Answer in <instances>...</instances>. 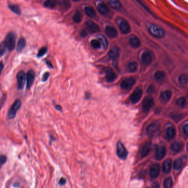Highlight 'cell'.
<instances>
[{"label":"cell","instance_id":"obj_1","mask_svg":"<svg viewBox=\"0 0 188 188\" xmlns=\"http://www.w3.org/2000/svg\"><path fill=\"white\" fill-rule=\"evenodd\" d=\"M149 31L150 34L156 38H162L165 35V30L162 27L155 24L150 25Z\"/></svg>","mask_w":188,"mask_h":188},{"label":"cell","instance_id":"obj_21","mask_svg":"<svg viewBox=\"0 0 188 188\" xmlns=\"http://www.w3.org/2000/svg\"><path fill=\"white\" fill-rule=\"evenodd\" d=\"M107 3L110 7L115 10H118L122 6L119 0H107Z\"/></svg>","mask_w":188,"mask_h":188},{"label":"cell","instance_id":"obj_30","mask_svg":"<svg viewBox=\"0 0 188 188\" xmlns=\"http://www.w3.org/2000/svg\"><path fill=\"white\" fill-rule=\"evenodd\" d=\"M182 147H183V144L181 142H173L171 146V150L174 152L179 151L182 149Z\"/></svg>","mask_w":188,"mask_h":188},{"label":"cell","instance_id":"obj_19","mask_svg":"<svg viewBox=\"0 0 188 188\" xmlns=\"http://www.w3.org/2000/svg\"><path fill=\"white\" fill-rule=\"evenodd\" d=\"M129 44L133 48H138L141 45V41L137 36L133 35L129 38Z\"/></svg>","mask_w":188,"mask_h":188},{"label":"cell","instance_id":"obj_32","mask_svg":"<svg viewBox=\"0 0 188 188\" xmlns=\"http://www.w3.org/2000/svg\"><path fill=\"white\" fill-rule=\"evenodd\" d=\"M178 81H179V84L181 85H185L187 84L188 83V75L186 74H181L179 77Z\"/></svg>","mask_w":188,"mask_h":188},{"label":"cell","instance_id":"obj_6","mask_svg":"<svg viewBox=\"0 0 188 188\" xmlns=\"http://www.w3.org/2000/svg\"><path fill=\"white\" fill-rule=\"evenodd\" d=\"M17 85L18 90H22L27 81V74L23 71L21 70L17 74Z\"/></svg>","mask_w":188,"mask_h":188},{"label":"cell","instance_id":"obj_13","mask_svg":"<svg viewBox=\"0 0 188 188\" xmlns=\"http://www.w3.org/2000/svg\"><path fill=\"white\" fill-rule=\"evenodd\" d=\"M106 80L108 83H111L115 81L117 78L115 73L110 68H107L105 70Z\"/></svg>","mask_w":188,"mask_h":188},{"label":"cell","instance_id":"obj_24","mask_svg":"<svg viewBox=\"0 0 188 188\" xmlns=\"http://www.w3.org/2000/svg\"><path fill=\"white\" fill-rule=\"evenodd\" d=\"M171 96H172L171 92L169 90H165L161 92L160 95V99L162 101L167 102L171 99Z\"/></svg>","mask_w":188,"mask_h":188},{"label":"cell","instance_id":"obj_22","mask_svg":"<svg viewBox=\"0 0 188 188\" xmlns=\"http://www.w3.org/2000/svg\"><path fill=\"white\" fill-rule=\"evenodd\" d=\"M151 149V144L150 142H148L143 146L142 150L141 151V156L142 158H145L150 153Z\"/></svg>","mask_w":188,"mask_h":188},{"label":"cell","instance_id":"obj_16","mask_svg":"<svg viewBox=\"0 0 188 188\" xmlns=\"http://www.w3.org/2000/svg\"><path fill=\"white\" fill-rule=\"evenodd\" d=\"M152 54L149 51H146L142 54V61L145 65H149L152 62Z\"/></svg>","mask_w":188,"mask_h":188},{"label":"cell","instance_id":"obj_29","mask_svg":"<svg viewBox=\"0 0 188 188\" xmlns=\"http://www.w3.org/2000/svg\"><path fill=\"white\" fill-rule=\"evenodd\" d=\"M175 135H176V130L174 128L172 127H169L167 129V131H166L167 138L169 140H171L174 138Z\"/></svg>","mask_w":188,"mask_h":188},{"label":"cell","instance_id":"obj_3","mask_svg":"<svg viewBox=\"0 0 188 188\" xmlns=\"http://www.w3.org/2000/svg\"><path fill=\"white\" fill-rule=\"evenodd\" d=\"M21 106H22L21 101L19 99L15 100L8 111V118L9 119H14L15 117L17 112L18 111V110L20 108Z\"/></svg>","mask_w":188,"mask_h":188},{"label":"cell","instance_id":"obj_7","mask_svg":"<svg viewBox=\"0 0 188 188\" xmlns=\"http://www.w3.org/2000/svg\"><path fill=\"white\" fill-rule=\"evenodd\" d=\"M136 80L134 78H127L123 79L120 83V88L124 90H128L134 85Z\"/></svg>","mask_w":188,"mask_h":188},{"label":"cell","instance_id":"obj_34","mask_svg":"<svg viewBox=\"0 0 188 188\" xmlns=\"http://www.w3.org/2000/svg\"><path fill=\"white\" fill-rule=\"evenodd\" d=\"M98 40L100 41L101 45H102L104 49H107L108 47V42L106 38L102 35H100L98 36Z\"/></svg>","mask_w":188,"mask_h":188},{"label":"cell","instance_id":"obj_26","mask_svg":"<svg viewBox=\"0 0 188 188\" xmlns=\"http://www.w3.org/2000/svg\"><path fill=\"white\" fill-rule=\"evenodd\" d=\"M83 20V14L80 11H77L73 16V20L74 23H79Z\"/></svg>","mask_w":188,"mask_h":188},{"label":"cell","instance_id":"obj_52","mask_svg":"<svg viewBox=\"0 0 188 188\" xmlns=\"http://www.w3.org/2000/svg\"><path fill=\"white\" fill-rule=\"evenodd\" d=\"M46 64L47 65L49 66V67H50V68H53V66L52 65V64H51V63L49 61H46Z\"/></svg>","mask_w":188,"mask_h":188},{"label":"cell","instance_id":"obj_2","mask_svg":"<svg viewBox=\"0 0 188 188\" xmlns=\"http://www.w3.org/2000/svg\"><path fill=\"white\" fill-rule=\"evenodd\" d=\"M7 49L9 51L15 49L16 42V35L13 32H11L8 34L4 41Z\"/></svg>","mask_w":188,"mask_h":188},{"label":"cell","instance_id":"obj_50","mask_svg":"<svg viewBox=\"0 0 188 188\" xmlns=\"http://www.w3.org/2000/svg\"><path fill=\"white\" fill-rule=\"evenodd\" d=\"M81 35L82 37H83V38L86 36H87V33H86V31L85 30L82 31L81 33Z\"/></svg>","mask_w":188,"mask_h":188},{"label":"cell","instance_id":"obj_10","mask_svg":"<svg viewBox=\"0 0 188 188\" xmlns=\"http://www.w3.org/2000/svg\"><path fill=\"white\" fill-rule=\"evenodd\" d=\"M142 95V90L141 89H136L131 95L130 100L133 104H136L141 99Z\"/></svg>","mask_w":188,"mask_h":188},{"label":"cell","instance_id":"obj_28","mask_svg":"<svg viewBox=\"0 0 188 188\" xmlns=\"http://www.w3.org/2000/svg\"><path fill=\"white\" fill-rule=\"evenodd\" d=\"M57 4V2L56 0H46L44 3V6L46 8L53 9L56 7Z\"/></svg>","mask_w":188,"mask_h":188},{"label":"cell","instance_id":"obj_5","mask_svg":"<svg viewBox=\"0 0 188 188\" xmlns=\"http://www.w3.org/2000/svg\"><path fill=\"white\" fill-rule=\"evenodd\" d=\"M117 155L121 160H124L127 158L128 155V152L125 147L123 143L119 141L117 144Z\"/></svg>","mask_w":188,"mask_h":188},{"label":"cell","instance_id":"obj_46","mask_svg":"<svg viewBox=\"0 0 188 188\" xmlns=\"http://www.w3.org/2000/svg\"><path fill=\"white\" fill-rule=\"evenodd\" d=\"M183 133H184V134L185 135H186L188 136V124H186V125H185L184 127H183Z\"/></svg>","mask_w":188,"mask_h":188},{"label":"cell","instance_id":"obj_27","mask_svg":"<svg viewBox=\"0 0 188 188\" xmlns=\"http://www.w3.org/2000/svg\"><path fill=\"white\" fill-rule=\"evenodd\" d=\"M84 11L85 14L88 15L89 17L94 18L96 15V12L93 7L91 6H88L85 8Z\"/></svg>","mask_w":188,"mask_h":188},{"label":"cell","instance_id":"obj_43","mask_svg":"<svg viewBox=\"0 0 188 188\" xmlns=\"http://www.w3.org/2000/svg\"><path fill=\"white\" fill-rule=\"evenodd\" d=\"M6 99H7V95H5V94L2 97H1V99L0 100V110L3 107L4 104V102L6 101Z\"/></svg>","mask_w":188,"mask_h":188},{"label":"cell","instance_id":"obj_53","mask_svg":"<svg viewBox=\"0 0 188 188\" xmlns=\"http://www.w3.org/2000/svg\"><path fill=\"white\" fill-rule=\"evenodd\" d=\"M72 1L74 2H78V1H80L81 0H72Z\"/></svg>","mask_w":188,"mask_h":188},{"label":"cell","instance_id":"obj_8","mask_svg":"<svg viewBox=\"0 0 188 188\" xmlns=\"http://www.w3.org/2000/svg\"><path fill=\"white\" fill-rule=\"evenodd\" d=\"M154 105V101L153 98L150 96L147 97L144 99L142 103V111L145 113L149 112L150 109L153 107Z\"/></svg>","mask_w":188,"mask_h":188},{"label":"cell","instance_id":"obj_42","mask_svg":"<svg viewBox=\"0 0 188 188\" xmlns=\"http://www.w3.org/2000/svg\"><path fill=\"white\" fill-rule=\"evenodd\" d=\"M7 161V157L5 155H1L0 156V169L2 165L6 163Z\"/></svg>","mask_w":188,"mask_h":188},{"label":"cell","instance_id":"obj_41","mask_svg":"<svg viewBox=\"0 0 188 188\" xmlns=\"http://www.w3.org/2000/svg\"><path fill=\"white\" fill-rule=\"evenodd\" d=\"M47 52V48L46 47H42L38 50V53L37 54V56L38 57H42Z\"/></svg>","mask_w":188,"mask_h":188},{"label":"cell","instance_id":"obj_35","mask_svg":"<svg viewBox=\"0 0 188 188\" xmlns=\"http://www.w3.org/2000/svg\"><path fill=\"white\" fill-rule=\"evenodd\" d=\"M187 104V101L184 97H180L176 101V105L180 108L184 107Z\"/></svg>","mask_w":188,"mask_h":188},{"label":"cell","instance_id":"obj_31","mask_svg":"<svg viewBox=\"0 0 188 188\" xmlns=\"http://www.w3.org/2000/svg\"><path fill=\"white\" fill-rule=\"evenodd\" d=\"M137 68H138V64L136 62H131L130 63H129L127 65V68L128 69V70L131 73L135 72L137 70Z\"/></svg>","mask_w":188,"mask_h":188},{"label":"cell","instance_id":"obj_51","mask_svg":"<svg viewBox=\"0 0 188 188\" xmlns=\"http://www.w3.org/2000/svg\"><path fill=\"white\" fill-rule=\"evenodd\" d=\"M55 108H56L57 110H58V111H61L62 107L61 106H60V105H55Z\"/></svg>","mask_w":188,"mask_h":188},{"label":"cell","instance_id":"obj_18","mask_svg":"<svg viewBox=\"0 0 188 188\" xmlns=\"http://www.w3.org/2000/svg\"><path fill=\"white\" fill-rule=\"evenodd\" d=\"M165 153L166 150L165 147L163 146H159L157 148L156 151V158L158 160H161L165 157Z\"/></svg>","mask_w":188,"mask_h":188},{"label":"cell","instance_id":"obj_23","mask_svg":"<svg viewBox=\"0 0 188 188\" xmlns=\"http://www.w3.org/2000/svg\"><path fill=\"white\" fill-rule=\"evenodd\" d=\"M172 165V160L168 158L163 162L162 165V171L165 173H168L170 171Z\"/></svg>","mask_w":188,"mask_h":188},{"label":"cell","instance_id":"obj_38","mask_svg":"<svg viewBox=\"0 0 188 188\" xmlns=\"http://www.w3.org/2000/svg\"><path fill=\"white\" fill-rule=\"evenodd\" d=\"M183 165V161L181 159H177L174 163V168L176 170L181 169Z\"/></svg>","mask_w":188,"mask_h":188},{"label":"cell","instance_id":"obj_40","mask_svg":"<svg viewBox=\"0 0 188 188\" xmlns=\"http://www.w3.org/2000/svg\"><path fill=\"white\" fill-rule=\"evenodd\" d=\"M7 49V47L6 46L4 41L0 44V57L4 56V54L6 53Z\"/></svg>","mask_w":188,"mask_h":188},{"label":"cell","instance_id":"obj_25","mask_svg":"<svg viewBox=\"0 0 188 188\" xmlns=\"http://www.w3.org/2000/svg\"><path fill=\"white\" fill-rule=\"evenodd\" d=\"M26 46V41L23 38H19L18 43H17V51L18 52H21L23 51V49L25 48Z\"/></svg>","mask_w":188,"mask_h":188},{"label":"cell","instance_id":"obj_15","mask_svg":"<svg viewBox=\"0 0 188 188\" xmlns=\"http://www.w3.org/2000/svg\"><path fill=\"white\" fill-rule=\"evenodd\" d=\"M105 33L110 38H115L117 36L118 33L115 27L107 26L105 28Z\"/></svg>","mask_w":188,"mask_h":188},{"label":"cell","instance_id":"obj_11","mask_svg":"<svg viewBox=\"0 0 188 188\" xmlns=\"http://www.w3.org/2000/svg\"><path fill=\"white\" fill-rule=\"evenodd\" d=\"M35 73L33 70H29L27 73V89L29 90L30 88L34 83Z\"/></svg>","mask_w":188,"mask_h":188},{"label":"cell","instance_id":"obj_4","mask_svg":"<svg viewBox=\"0 0 188 188\" xmlns=\"http://www.w3.org/2000/svg\"><path fill=\"white\" fill-rule=\"evenodd\" d=\"M161 126L158 122H154L150 124L146 129L147 134L151 137L156 136L160 134Z\"/></svg>","mask_w":188,"mask_h":188},{"label":"cell","instance_id":"obj_45","mask_svg":"<svg viewBox=\"0 0 188 188\" xmlns=\"http://www.w3.org/2000/svg\"><path fill=\"white\" fill-rule=\"evenodd\" d=\"M50 76V73L49 72H46V73H44L43 76H42V81H46L47 80L49 79Z\"/></svg>","mask_w":188,"mask_h":188},{"label":"cell","instance_id":"obj_49","mask_svg":"<svg viewBox=\"0 0 188 188\" xmlns=\"http://www.w3.org/2000/svg\"><path fill=\"white\" fill-rule=\"evenodd\" d=\"M160 188V185L157 182L154 183L152 185V188Z\"/></svg>","mask_w":188,"mask_h":188},{"label":"cell","instance_id":"obj_44","mask_svg":"<svg viewBox=\"0 0 188 188\" xmlns=\"http://www.w3.org/2000/svg\"><path fill=\"white\" fill-rule=\"evenodd\" d=\"M172 117L175 121H178L182 118V115H179V114L174 113L172 115Z\"/></svg>","mask_w":188,"mask_h":188},{"label":"cell","instance_id":"obj_36","mask_svg":"<svg viewBox=\"0 0 188 188\" xmlns=\"http://www.w3.org/2000/svg\"><path fill=\"white\" fill-rule=\"evenodd\" d=\"M8 7L12 11L15 13V14H17V15L21 14V11H20V9L18 7V6L15 5V4H9Z\"/></svg>","mask_w":188,"mask_h":188},{"label":"cell","instance_id":"obj_9","mask_svg":"<svg viewBox=\"0 0 188 188\" xmlns=\"http://www.w3.org/2000/svg\"><path fill=\"white\" fill-rule=\"evenodd\" d=\"M119 28L121 33L124 34H127L131 31V27L129 24L124 19H120L119 22Z\"/></svg>","mask_w":188,"mask_h":188},{"label":"cell","instance_id":"obj_47","mask_svg":"<svg viewBox=\"0 0 188 188\" xmlns=\"http://www.w3.org/2000/svg\"><path fill=\"white\" fill-rule=\"evenodd\" d=\"M65 183H66V180L65 178H61L59 181V184L61 185L65 184Z\"/></svg>","mask_w":188,"mask_h":188},{"label":"cell","instance_id":"obj_14","mask_svg":"<svg viewBox=\"0 0 188 188\" xmlns=\"http://www.w3.org/2000/svg\"><path fill=\"white\" fill-rule=\"evenodd\" d=\"M119 52L120 50L119 48L117 46H114L110 51L108 53V56L112 61H115L119 57Z\"/></svg>","mask_w":188,"mask_h":188},{"label":"cell","instance_id":"obj_33","mask_svg":"<svg viewBox=\"0 0 188 188\" xmlns=\"http://www.w3.org/2000/svg\"><path fill=\"white\" fill-rule=\"evenodd\" d=\"M165 73L162 71H158L155 74V78L158 81H162L165 78Z\"/></svg>","mask_w":188,"mask_h":188},{"label":"cell","instance_id":"obj_48","mask_svg":"<svg viewBox=\"0 0 188 188\" xmlns=\"http://www.w3.org/2000/svg\"><path fill=\"white\" fill-rule=\"evenodd\" d=\"M4 67V64H3L2 62H0V75H1V73H2V70H3Z\"/></svg>","mask_w":188,"mask_h":188},{"label":"cell","instance_id":"obj_39","mask_svg":"<svg viewBox=\"0 0 188 188\" xmlns=\"http://www.w3.org/2000/svg\"><path fill=\"white\" fill-rule=\"evenodd\" d=\"M173 185V181L172 179L168 177L164 181V187L165 188H172Z\"/></svg>","mask_w":188,"mask_h":188},{"label":"cell","instance_id":"obj_20","mask_svg":"<svg viewBox=\"0 0 188 188\" xmlns=\"http://www.w3.org/2000/svg\"><path fill=\"white\" fill-rule=\"evenodd\" d=\"M97 9L102 15H106L108 13L110 9L103 2H100L97 5Z\"/></svg>","mask_w":188,"mask_h":188},{"label":"cell","instance_id":"obj_17","mask_svg":"<svg viewBox=\"0 0 188 188\" xmlns=\"http://www.w3.org/2000/svg\"><path fill=\"white\" fill-rule=\"evenodd\" d=\"M160 167L158 164H154L152 165L150 171V177L152 178H156L159 176Z\"/></svg>","mask_w":188,"mask_h":188},{"label":"cell","instance_id":"obj_37","mask_svg":"<svg viewBox=\"0 0 188 188\" xmlns=\"http://www.w3.org/2000/svg\"><path fill=\"white\" fill-rule=\"evenodd\" d=\"M90 44H91V46H92V47L95 49H100L101 46V44L100 41L99 40H97V39L92 40L90 42Z\"/></svg>","mask_w":188,"mask_h":188},{"label":"cell","instance_id":"obj_12","mask_svg":"<svg viewBox=\"0 0 188 188\" xmlns=\"http://www.w3.org/2000/svg\"><path fill=\"white\" fill-rule=\"evenodd\" d=\"M86 28L91 33H96L100 31L99 25L91 20H88L86 23Z\"/></svg>","mask_w":188,"mask_h":188}]
</instances>
